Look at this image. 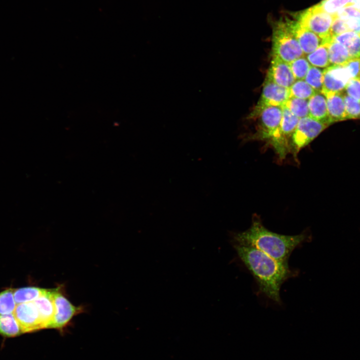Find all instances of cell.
I'll list each match as a JSON object with an SVG mask.
<instances>
[{
	"instance_id": "9a60e30c",
	"label": "cell",
	"mask_w": 360,
	"mask_h": 360,
	"mask_svg": "<svg viewBox=\"0 0 360 360\" xmlns=\"http://www.w3.org/2000/svg\"><path fill=\"white\" fill-rule=\"evenodd\" d=\"M309 116L330 124L328 114L326 98L322 92H316L308 99Z\"/></svg>"
},
{
	"instance_id": "4316f807",
	"label": "cell",
	"mask_w": 360,
	"mask_h": 360,
	"mask_svg": "<svg viewBox=\"0 0 360 360\" xmlns=\"http://www.w3.org/2000/svg\"><path fill=\"white\" fill-rule=\"evenodd\" d=\"M349 4V0H322L317 6L324 12L335 17L340 10Z\"/></svg>"
},
{
	"instance_id": "d6986e66",
	"label": "cell",
	"mask_w": 360,
	"mask_h": 360,
	"mask_svg": "<svg viewBox=\"0 0 360 360\" xmlns=\"http://www.w3.org/2000/svg\"><path fill=\"white\" fill-rule=\"evenodd\" d=\"M329 41H324L314 51L306 55L311 66L318 68H326L330 66L328 52Z\"/></svg>"
},
{
	"instance_id": "8992f818",
	"label": "cell",
	"mask_w": 360,
	"mask_h": 360,
	"mask_svg": "<svg viewBox=\"0 0 360 360\" xmlns=\"http://www.w3.org/2000/svg\"><path fill=\"white\" fill-rule=\"evenodd\" d=\"M334 18V16L324 12L316 4L301 13L298 22L324 40H328L332 39L330 30Z\"/></svg>"
},
{
	"instance_id": "ac0fdd59",
	"label": "cell",
	"mask_w": 360,
	"mask_h": 360,
	"mask_svg": "<svg viewBox=\"0 0 360 360\" xmlns=\"http://www.w3.org/2000/svg\"><path fill=\"white\" fill-rule=\"evenodd\" d=\"M329 60L330 65H341L352 59L347 49L332 38L328 44Z\"/></svg>"
},
{
	"instance_id": "1f68e13d",
	"label": "cell",
	"mask_w": 360,
	"mask_h": 360,
	"mask_svg": "<svg viewBox=\"0 0 360 360\" xmlns=\"http://www.w3.org/2000/svg\"><path fill=\"white\" fill-rule=\"evenodd\" d=\"M344 64L348 69L352 78L360 80V58H352Z\"/></svg>"
},
{
	"instance_id": "7c38bea8",
	"label": "cell",
	"mask_w": 360,
	"mask_h": 360,
	"mask_svg": "<svg viewBox=\"0 0 360 360\" xmlns=\"http://www.w3.org/2000/svg\"><path fill=\"white\" fill-rule=\"evenodd\" d=\"M266 78L287 88L296 80L290 64L276 56H272Z\"/></svg>"
},
{
	"instance_id": "44dd1931",
	"label": "cell",
	"mask_w": 360,
	"mask_h": 360,
	"mask_svg": "<svg viewBox=\"0 0 360 360\" xmlns=\"http://www.w3.org/2000/svg\"><path fill=\"white\" fill-rule=\"evenodd\" d=\"M46 289L30 286L14 290V297L17 304L36 300L42 296Z\"/></svg>"
},
{
	"instance_id": "cb8c5ba5",
	"label": "cell",
	"mask_w": 360,
	"mask_h": 360,
	"mask_svg": "<svg viewBox=\"0 0 360 360\" xmlns=\"http://www.w3.org/2000/svg\"><path fill=\"white\" fill-rule=\"evenodd\" d=\"M16 304L14 297V289H6L0 292V314L12 313Z\"/></svg>"
},
{
	"instance_id": "6da1fadb",
	"label": "cell",
	"mask_w": 360,
	"mask_h": 360,
	"mask_svg": "<svg viewBox=\"0 0 360 360\" xmlns=\"http://www.w3.org/2000/svg\"><path fill=\"white\" fill-rule=\"evenodd\" d=\"M240 260L254 278L260 292L272 300L280 304V290L287 280L296 276L288 262L276 260L252 246L232 244Z\"/></svg>"
},
{
	"instance_id": "3957f363",
	"label": "cell",
	"mask_w": 360,
	"mask_h": 360,
	"mask_svg": "<svg viewBox=\"0 0 360 360\" xmlns=\"http://www.w3.org/2000/svg\"><path fill=\"white\" fill-rule=\"evenodd\" d=\"M294 24L295 21L280 20L272 30V56L288 64L304 56L296 35Z\"/></svg>"
},
{
	"instance_id": "ba28073f",
	"label": "cell",
	"mask_w": 360,
	"mask_h": 360,
	"mask_svg": "<svg viewBox=\"0 0 360 360\" xmlns=\"http://www.w3.org/2000/svg\"><path fill=\"white\" fill-rule=\"evenodd\" d=\"M352 78L344 64L330 65L323 70V82L322 93L326 96L342 92Z\"/></svg>"
},
{
	"instance_id": "603a6c76",
	"label": "cell",
	"mask_w": 360,
	"mask_h": 360,
	"mask_svg": "<svg viewBox=\"0 0 360 360\" xmlns=\"http://www.w3.org/2000/svg\"><path fill=\"white\" fill-rule=\"evenodd\" d=\"M289 90L290 97L306 100H308L316 92L304 80H296Z\"/></svg>"
},
{
	"instance_id": "4fadbf2b",
	"label": "cell",
	"mask_w": 360,
	"mask_h": 360,
	"mask_svg": "<svg viewBox=\"0 0 360 360\" xmlns=\"http://www.w3.org/2000/svg\"><path fill=\"white\" fill-rule=\"evenodd\" d=\"M295 33L304 55L314 51L324 42L318 34L301 26L298 22L295 21Z\"/></svg>"
},
{
	"instance_id": "83f0119b",
	"label": "cell",
	"mask_w": 360,
	"mask_h": 360,
	"mask_svg": "<svg viewBox=\"0 0 360 360\" xmlns=\"http://www.w3.org/2000/svg\"><path fill=\"white\" fill-rule=\"evenodd\" d=\"M346 120L360 118V102L344 94Z\"/></svg>"
},
{
	"instance_id": "2e32d148",
	"label": "cell",
	"mask_w": 360,
	"mask_h": 360,
	"mask_svg": "<svg viewBox=\"0 0 360 360\" xmlns=\"http://www.w3.org/2000/svg\"><path fill=\"white\" fill-rule=\"evenodd\" d=\"M330 124L346 120L344 94L336 93L326 96Z\"/></svg>"
},
{
	"instance_id": "7402d4cb",
	"label": "cell",
	"mask_w": 360,
	"mask_h": 360,
	"mask_svg": "<svg viewBox=\"0 0 360 360\" xmlns=\"http://www.w3.org/2000/svg\"><path fill=\"white\" fill-rule=\"evenodd\" d=\"M284 106L300 119L309 116L308 100L290 97Z\"/></svg>"
},
{
	"instance_id": "d4e9b609",
	"label": "cell",
	"mask_w": 360,
	"mask_h": 360,
	"mask_svg": "<svg viewBox=\"0 0 360 360\" xmlns=\"http://www.w3.org/2000/svg\"><path fill=\"white\" fill-rule=\"evenodd\" d=\"M304 80L316 92H321L323 82V70L311 66Z\"/></svg>"
},
{
	"instance_id": "e0dca14e",
	"label": "cell",
	"mask_w": 360,
	"mask_h": 360,
	"mask_svg": "<svg viewBox=\"0 0 360 360\" xmlns=\"http://www.w3.org/2000/svg\"><path fill=\"white\" fill-rule=\"evenodd\" d=\"M342 44L348 50L352 58H360V35L346 32L332 38Z\"/></svg>"
},
{
	"instance_id": "7a4b0ae2",
	"label": "cell",
	"mask_w": 360,
	"mask_h": 360,
	"mask_svg": "<svg viewBox=\"0 0 360 360\" xmlns=\"http://www.w3.org/2000/svg\"><path fill=\"white\" fill-rule=\"evenodd\" d=\"M232 244L252 246L276 260L288 262L294 249L310 240L308 232L289 236L274 232L266 228L256 215L252 217L250 226L246 230L232 232Z\"/></svg>"
},
{
	"instance_id": "f546056e",
	"label": "cell",
	"mask_w": 360,
	"mask_h": 360,
	"mask_svg": "<svg viewBox=\"0 0 360 360\" xmlns=\"http://www.w3.org/2000/svg\"><path fill=\"white\" fill-rule=\"evenodd\" d=\"M346 94L360 102V80L351 78L346 86Z\"/></svg>"
},
{
	"instance_id": "30bf717a",
	"label": "cell",
	"mask_w": 360,
	"mask_h": 360,
	"mask_svg": "<svg viewBox=\"0 0 360 360\" xmlns=\"http://www.w3.org/2000/svg\"><path fill=\"white\" fill-rule=\"evenodd\" d=\"M12 314L20 327L22 333L32 332L42 328L40 313L34 300L16 304Z\"/></svg>"
},
{
	"instance_id": "d6a6232c",
	"label": "cell",
	"mask_w": 360,
	"mask_h": 360,
	"mask_svg": "<svg viewBox=\"0 0 360 360\" xmlns=\"http://www.w3.org/2000/svg\"><path fill=\"white\" fill-rule=\"evenodd\" d=\"M344 20L348 32H352L360 35V17L350 18Z\"/></svg>"
},
{
	"instance_id": "836d02e7",
	"label": "cell",
	"mask_w": 360,
	"mask_h": 360,
	"mask_svg": "<svg viewBox=\"0 0 360 360\" xmlns=\"http://www.w3.org/2000/svg\"><path fill=\"white\" fill-rule=\"evenodd\" d=\"M350 4L354 5L360 8V0H349Z\"/></svg>"
},
{
	"instance_id": "9c48e42d",
	"label": "cell",
	"mask_w": 360,
	"mask_h": 360,
	"mask_svg": "<svg viewBox=\"0 0 360 360\" xmlns=\"http://www.w3.org/2000/svg\"><path fill=\"white\" fill-rule=\"evenodd\" d=\"M282 108V114L279 136L272 146L280 160L284 159L290 153V140L300 120L284 106Z\"/></svg>"
},
{
	"instance_id": "52a82bcc",
	"label": "cell",
	"mask_w": 360,
	"mask_h": 360,
	"mask_svg": "<svg viewBox=\"0 0 360 360\" xmlns=\"http://www.w3.org/2000/svg\"><path fill=\"white\" fill-rule=\"evenodd\" d=\"M60 287L52 289L54 315L48 328L64 332L74 316L82 312L80 306H74L64 294Z\"/></svg>"
},
{
	"instance_id": "5b68a950",
	"label": "cell",
	"mask_w": 360,
	"mask_h": 360,
	"mask_svg": "<svg viewBox=\"0 0 360 360\" xmlns=\"http://www.w3.org/2000/svg\"><path fill=\"white\" fill-rule=\"evenodd\" d=\"M329 124L310 116L299 120L290 143L289 152L296 160L300 150L311 142Z\"/></svg>"
},
{
	"instance_id": "ffe728a7",
	"label": "cell",
	"mask_w": 360,
	"mask_h": 360,
	"mask_svg": "<svg viewBox=\"0 0 360 360\" xmlns=\"http://www.w3.org/2000/svg\"><path fill=\"white\" fill-rule=\"evenodd\" d=\"M21 333L20 327L12 313L0 314V334L12 337Z\"/></svg>"
},
{
	"instance_id": "f1b7e54d",
	"label": "cell",
	"mask_w": 360,
	"mask_h": 360,
	"mask_svg": "<svg viewBox=\"0 0 360 360\" xmlns=\"http://www.w3.org/2000/svg\"><path fill=\"white\" fill-rule=\"evenodd\" d=\"M335 17L343 20L352 18L360 17V8L354 5L349 4L340 10L336 14Z\"/></svg>"
},
{
	"instance_id": "4dcf8cb0",
	"label": "cell",
	"mask_w": 360,
	"mask_h": 360,
	"mask_svg": "<svg viewBox=\"0 0 360 360\" xmlns=\"http://www.w3.org/2000/svg\"><path fill=\"white\" fill-rule=\"evenodd\" d=\"M346 32H348V30L345 21L334 17L330 30V36L332 38Z\"/></svg>"
},
{
	"instance_id": "8fae6325",
	"label": "cell",
	"mask_w": 360,
	"mask_h": 360,
	"mask_svg": "<svg viewBox=\"0 0 360 360\" xmlns=\"http://www.w3.org/2000/svg\"><path fill=\"white\" fill-rule=\"evenodd\" d=\"M290 97L289 88L281 86L266 78L260 99L253 112L266 106H282Z\"/></svg>"
},
{
	"instance_id": "5bb4252c",
	"label": "cell",
	"mask_w": 360,
	"mask_h": 360,
	"mask_svg": "<svg viewBox=\"0 0 360 360\" xmlns=\"http://www.w3.org/2000/svg\"><path fill=\"white\" fill-rule=\"evenodd\" d=\"M34 301L40 313L42 328H48L54 315L52 289H46L42 296Z\"/></svg>"
},
{
	"instance_id": "484cf974",
	"label": "cell",
	"mask_w": 360,
	"mask_h": 360,
	"mask_svg": "<svg viewBox=\"0 0 360 360\" xmlns=\"http://www.w3.org/2000/svg\"><path fill=\"white\" fill-rule=\"evenodd\" d=\"M290 65L296 80H304L311 66L304 56L292 62Z\"/></svg>"
},
{
	"instance_id": "277c9868",
	"label": "cell",
	"mask_w": 360,
	"mask_h": 360,
	"mask_svg": "<svg viewBox=\"0 0 360 360\" xmlns=\"http://www.w3.org/2000/svg\"><path fill=\"white\" fill-rule=\"evenodd\" d=\"M282 114V106H266L252 112L251 116L258 118V124L252 138L266 141L272 146L279 136Z\"/></svg>"
}]
</instances>
